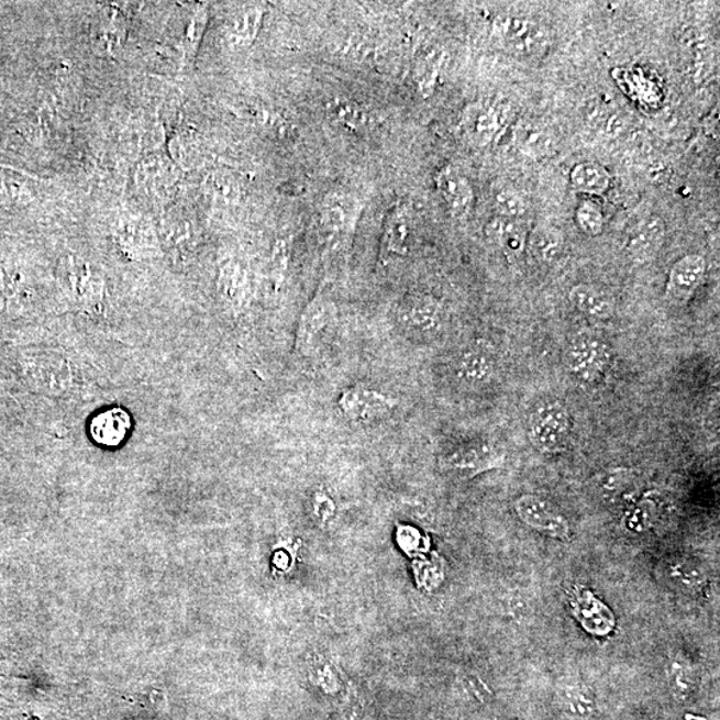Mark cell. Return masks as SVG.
<instances>
[{"label": "cell", "mask_w": 720, "mask_h": 720, "mask_svg": "<svg viewBox=\"0 0 720 720\" xmlns=\"http://www.w3.org/2000/svg\"><path fill=\"white\" fill-rule=\"evenodd\" d=\"M573 421L565 405L551 400L536 407L529 421V440L542 454L566 451Z\"/></svg>", "instance_id": "obj_1"}, {"label": "cell", "mask_w": 720, "mask_h": 720, "mask_svg": "<svg viewBox=\"0 0 720 720\" xmlns=\"http://www.w3.org/2000/svg\"><path fill=\"white\" fill-rule=\"evenodd\" d=\"M399 400L386 391L366 385H354L341 392L337 409L350 422L369 424L390 417Z\"/></svg>", "instance_id": "obj_2"}, {"label": "cell", "mask_w": 720, "mask_h": 720, "mask_svg": "<svg viewBox=\"0 0 720 720\" xmlns=\"http://www.w3.org/2000/svg\"><path fill=\"white\" fill-rule=\"evenodd\" d=\"M335 314L333 300L323 290V287L319 288L315 296L304 306L298 319L293 348L299 355L309 358L318 353L319 344L322 343L324 334L333 325Z\"/></svg>", "instance_id": "obj_3"}, {"label": "cell", "mask_w": 720, "mask_h": 720, "mask_svg": "<svg viewBox=\"0 0 720 720\" xmlns=\"http://www.w3.org/2000/svg\"><path fill=\"white\" fill-rule=\"evenodd\" d=\"M397 319L407 333L434 337L446 328L447 312L436 298L428 293H412L399 303Z\"/></svg>", "instance_id": "obj_4"}, {"label": "cell", "mask_w": 720, "mask_h": 720, "mask_svg": "<svg viewBox=\"0 0 720 720\" xmlns=\"http://www.w3.org/2000/svg\"><path fill=\"white\" fill-rule=\"evenodd\" d=\"M494 33L510 54L522 58L542 54L549 41L547 31L542 24L521 15L498 18L494 23Z\"/></svg>", "instance_id": "obj_5"}, {"label": "cell", "mask_w": 720, "mask_h": 720, "mask_svg": "<svg viewBox=\"0 0 720 720\" xmlns=\"http://www.w3.org/2000/svg\"><path fill=\"white\" fill-rule=\"evenodd\" d=\"M611 359L610 348L597 335L581 334L569 344L566 363L574 377L584 384H597L603 378Z\"/></svg>", "instance_id": "obj_6"}, {"label": "cell", "mask_w": 720, "mask_h": 720, "mask_svg": "<svg viewBox=\"0 0 720 720\" xmlns=\"http://www.w3.org/2000/svg\"><path fill=\"white\" fill-rule=\"evenodd\" d=\"M513 507L519 519L541 534L561 541L568 540L572 534V525L567 518L547 499L525 494L517 499Z\"/></svg>", "instance_id": "obj_7"}, {"label": "cell", "mask_w": 720, "mask_h": 720, "mask_svg": "<svg viewBox=\"0 0 720 720\" xmlns=\"http://www.w3.org/2000/svg\"><path fill=\"white\" fill-rule=\"evenodd\" d=\"M359 212V203L347 193H329L319 208V229L329 242H341L354 233Z\"/></svg>", "instance_id": "obj_8"}, {"label": "cell", "mask_w": 720, "mask_h": 720, "mask_svg": "<svg viewBox=\"0 0 720 720\" xmlns=\"http://www.w3.org/2000/svg\"><path fill=\"white\" fill-rule=\"evenodd\" d=\"M133 417L123 407L112 406L96 412L87 424V434L97 446L112 450L123 446L133 432Z\"/></svg>", "instance_id": "obj_9"}, {"label": "cell", "mask_w": 720, "mask_h": 720, "mask_svg": "<svg viewBox=\"0 0 720 720\" xmlns=\"http://www.w3.org/2000/svg\"><path fill=\"white\" fill-rule=\"evenodd\" d=\"M412 235H414V222L410 209L406 204L396 206L388 212L381 231L380 263L387 265L392 261L406 258L410 254Z\"/></svg>", "instance_id": "obj_10"}, {"label": "cell", "mask_w": 720, "mask_h": 720, "mask_svg": "<svg viewBox=\"0 0 720 720\" xmlns=\"http://www.w3.org/2000/svg\"><path fill=\"white\" fill-rule=\"evenodd\" d=\"M707 273V262L702 255L688 254L676 261L668 273L666 297L669 302L685 304L702 286Z\"/></svg>", "instance_id": "obj_11"}, {"label": "cell", "mask_w": 720, "mask_h": 720, "mask_svg": "<svg viewBox=\"0 0 720 720\" xmlns=\"http://www.w3.org/2000/svg\"><path fill=\"white\" fill-rule=\"evenodd\" d=\"M505 455L490 444L459 447L444 456L442 466L459 477L474 478L488 469L502 467Z\"/></svg>", "instance_id": "obj_12"}, {"label": "cell", "mask_w": 720, "mask_h": 720, "mask_svg": "<svg viewBox=\"0 0 720 720\" xmlns=\"http://www.w3.org/2000/svg\"><path fill=\"white\" fill-rule=\"evenodd\" d=\"M667 225L665 219L651 214L641 219L630 230L624 243L625 254L632 262L646 263L660 253L666 241Z\"/></svg>", "instance_id": "obj_13"}, {"label": "cell", "mask_w": 720, "mask_h": 720, "mask_svg": "<svg viewBox=\"0 0 720 720\" xmlns=\"http://www.w3.org/2000/svg\"><path fill=\"white\" fill-rule=\"evenodd\" d=\"M435 186L451 214L461 218L472 212L475 203L474 187L458 167H441L435 175Z\"/></svg>", "instance_id": "obj_14"}, {"label": "cell", "mask_w": 720, "mask_h": 720, "mask_svg": "<svg viewBox=\"0 0 720 720\" xmlns=\"http://www.w3.org/2000/svg\"><path fill=\"white\" fill-rule=\"evenodd\" d=\"M569 606L576 621L592 635L606 636L616 628V616L602 600L588 590H575Z\"/></svg>", "instance_id": "obj_15"}, {"label": "cell", "mask_w": 720, "mask_h": 720, "mask_svg": "<svg viewBox=\"0 0 720 720\" xmlns=\"http://www.w3.org/2000/svg\"><path fill=\"white\" fill-rule=\"evenodd\" d=\"M454 369L463 385L484 387L496 378L497 362L486 348L469 347L455 361Z\"/></svg>", "instance_id": "obj_16"}, {"label": "cell", "mask_w": 720, "mask_h": 720, "mask_svg": "<svg viewBox=\"0 0 720 720\" xmlns=\"http://www.w3.org/2000/svg\"><path fill=\"white\" fill-rule=\"evenodd\" d=\"M512 142L531 159H544L555 153V136L543 123L522 119L512 130Z\"/></svg>", "instance_id": "obj_17"}, {"label": "cell", "mask_w": 720, "mask_h": 720, "mask_svg": "<svg viewBox=\"0 0 720 720\" xmlns=\"http://www.w3.org/2000/svg\"><path fill=\"white\" fill-rule=\"evenodd\" d=\"M556 705L565 720H590L597 712V698L581 682H567L556 688Z\"/></svg>", "instance_id": "obj_18"}, {"label": "cell", "mask_w": 720, "mask_h": 720, "mask_svg": "<svg viewBox=\"0 0 720 720\" xmlns=\"http://www.w3.org/2000/svg\"><path fill=\"white\" fill-rule=\"evenodd\" d=\"M485 236L488 242L502 250L509 258H516L524 252L528 243V231L522 221L494 215L485 225Z\"/></svg>", "instance_id": "obj_19"}, {"label": "cell", "mask_w": 720, "mask_h": 720, "mask_svg": "<svg viewBox=\"0 0 720 720\" xmlns=\"http://www.w3.org/2000/svg\"><path fill=\"white\" fill-rule=\"evenodd\" d=\"M463 126L469 140L478 146H488L499 134L502 118L494 106L477 103L466 110Z\"/></svg>", "instance_id": "obj_20"}, {"label": "cell", "mask_w": 720, "mask_h": 720, "mask_svg": "<svg viewBox=\"0 0 720 720\" xmlns=\"http://www.w3.org/2000/svg\"><path fill=\"white\" fill-rule=\"evenodd\" d=\"M568 300L581 314L598 319V321H609L616 312V300L609 292L597 286L575 285L568 292Z\"/></svg>", "instance_id": "obj_21"}, {"label": "cell", "mask_w": 720, "mask_h": 720, "mask_svg": "<svg viewBox=\"0 0 720 720\" xmlns=\"http://www.w3.org/2000/svg\"><path fill=\"white\" fill-rule=\"evenodd\" d=\"M575 191L590 197H602L611 187V173L602 163L585 160L576 163L568 175Z\"/></svg>", "instance_id": "obj_22"}, {"label": "cell", "mask_w": 720, "mask_h": 720, "mask_svg": "<svg viewBox=\"0 0 720 720\" xmlns=\"http://www.w3.org/2000/svg\"><path fill=\"white\" fill-rule=\"evenodd\" d=\"M325 112L331 121L346 128L354 133H363L375 126L377 119L365 106L353 99L336 97L328 100Z\"/></svg>", "instance_id": "obj_23"}, {"label": "cell", "mask_w": 720, "mask_h": 720, "mask_svg": "<svg viewBox=\"0 0 720 720\" xmlns=\"http://www.w3.org/2000/svg\"><path fill=\"white\" fill-rule=\"evenodd\" d=\"M666 676L669 691L676 702L687 704L698 688V674L693 663L685 656L676 655L668 661Z\"/></svg>", "instance_id": "obj_24"}, {"label": "cell", "mask_w": 720, "mask_h": 720, "mask_svg": "<svg viewBox=\"0 0 720 720\" xmlns=\"http://www.w3.org/2000/svg\"><path fill=\"white\" fill-rule=\"evenodd\" d=\"M665 576L669 585L684 592H698L707 585L706 569L694 560H669L665 566Z\"/></svg>", "instance_id": "obj_25"}, {"label": "cell", "mask_w": 720, "mask_h": 720, "mask_svg": "<svg viewBox=\"0 0 720 720\" xmlns=\"http://www.w3.org/2000/svg\"><path fill=\"white\" fill-rule=\"evenodd\" d=\"M265 18V8L263 5H253L235 15L231 22L228 33V40L231 47L247 48L253 45Z\"/></svg>", "instance_id": "obj_26"}, {"label": "cell", "mask_w": 720, "mask_h": 720, "mask_svg": "<svg viewBox=\"0 0 720 720\" xmlns=\"http://www.w3.org/2000/svg\"><path fill=\"white\" fill-rule=\"evenodd\" d=\"M532 252L544 263L558 262L565 253V240L558 230L536 228L530 237Z\"/></svg>", "instance_id": "obj_27"}, {"label": "cell", "mask_w": 720, "mask_h": 720, "mask_svg": "<svg viewBox=\"0 0 720 720\" xmlns=\"http://www.w3.org/2000/svg\"><path fill=\"white\" fill-rule=\"evenodd\" d=\"M442 62L443 58L440 53H431L419 59L414 78L418 91L421 92L423 98H429L434 93L437 78H440Z\"/></svg>", "instance_id": "obj_28"}, {"label": "cell", "mask_w": 720, "mask_h": 720, "mask_svg": "<svg viewBox=\"0 0 720 720\" xmlns=\"http://www.w3.org/2000/svg\"><path fill=\"white\" fill-rule=\"evenodd\" d=\"M575 223L587 236L597 237L605 230V215L598 203L591 199L581 200L575 209Z\"/></svg>", "instance_id": "obj_29"}, {"label": "cell", "mask_w": 720, "mask_h": 720, "mask_svg": "<svg viewBox=\"0 0 720 720\" xmlns=\"http://www.w3.org/2000/svg\"><path fill=\"white\" fill-rule=\"evenodd\" d=\"M492 203L497 210L496 215L517 219V221H522L525 212H528L525 200L521 193L511 189V187H498L492 193Z\"/></svg>", "instance_id": "obj_30"}, {"label": "cell", "mask_w": 720, "mask_h": 720, "mask_svg": "<svg viewBox=\"0 0 720 720\" xmlns=\"http://www.w3.org/2000/svg\"><path fill=\"white\" fill-rule=\"evenodd\" d=\"M206 189L210 196L225 203H235L241 198L240 185L230 175L224 173H212L206 179Z\"/></svg>", "instance_id": "obj_31"}, {"label": "cell", "mask_w": 720, "mask_h": 720, "mask_svg": "<svg viewBox=\"0 0 720 720\" xmlns=\"http://www.w3.org/2000/svg\"><path fill=\"white\" fill-rule=\"evenodd\" d=\"M291 259V243L287 237H280L274 244L272 254V275L275 288L285 284Z\"/></svg>", "instance_id": "obj_32"}, {"label": "cell", "mask_w": 720, "mask_h": 720, "mask_svg": "<svg viewBox=\"0 0 720 720\" xmlns=\"http://www.w3.org/2000/svg\"><path fill=\"white\" fill-rule=\"evenodd\" d=\"M599 488L606 498H619L628 491L631 485L630 469L617 468L610 469L600 478Z\"/></svg>", "instance_id": "obj_33"}, {"label": "cell", "mask_w": 720, "mask_h": 720, "mask_svg": "<svg viewBox=\"0 0 720 720\" xmlns=\"http://www.w3.org/2000/svg\"><path fill=\"white\" fill-rule=\"evenodd\" d=\"M222 290L230 299H240L246 291V277L240 266H225L221 273Z\"/></svg>", "instance_id": "obj_34"}, {"label": "cell", "mask_w": 720, "mask_h": 720, "mask_svg": "<svg viewBox=\"0 0 720 720\" xmlns=\"http://www.w3.org/2000/svg\"><path fill=\"white\" fill-rule=\"evenodd\" d=\"M256 122L261 126L272 131L274 135L279 137H288L292 134L293 128L290 121L277 111L259 110L256 111Z\"/></svg>", "instance_id": "obj_35"}, {"label": "cell", "mask_w": 720, "mask_h": 720, "mask_svg": "<svg viewBox=\"0 0 720 720\" xmlns=\"http://www.w3.org/2000/svg\"><path fill=\"white\" fill-rule=\"evenodd\" d=\"M206 24H208V12L204 9H200L191 19L189 30H187V49L192 54H196L199 43L202 41Z\"/></svg>", "instance_id": "obj_36"}, {"label": "cell", "mask_w": 720, "mask_h": 720, "mask_svg": "<svg viewBox=\"0 0 720 720\" xmlns=\"http://www.w3.org/2000/svg\"><path fill=\"white\" fill-rule=\"evenodd\" d=\"M628 119L623 115L612 114L599 131H602L607 136H619L628 129Z\"/></svg>", "instance_id": "obj_37"}]
</instances>
